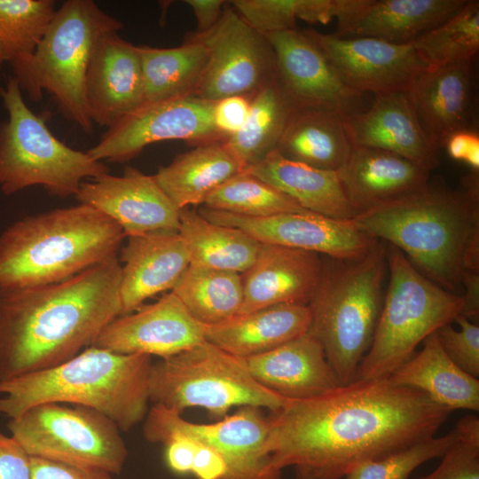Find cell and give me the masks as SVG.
Returning <instances> with one entry per match:
<instances>
[{
    "mask_svg": "<svg viewBox=\"0 0 479 479\" xmlns=\"http://www.w3.org/2000/svg\"><path fill=\"white\" fill-rule=\"evenodd\" d=\"M452 410L389 377L355 380L271 412L266 448L279 471L342 479L360 465L435 436Z\"/></svg>",
    "mask_w": 479,
    "mask_h": 479,
    "instance_id": "1",
    "label": "cell"
},
{
    "mask_svg": "<svg viewBox=\"0 0 479 479\" xmlns=\"http://www.w3.org/2000/svg\"><path fill=\"white\" fill-rule=\"evenodd\" d=\"M118 257L49 285L0 289V381L56 366L122 313Z\"/></svg>",
    "mask_w": 479,
    "mask_h": 479,
    "instance_id": "2",
    "label": "cell"
},
{
    "mask_svg": "<svg viewBox=\"0 0 479 479\" xmlns=\"http://www.w3.org/2000/svg\"><path fill=\"white\" fill-rule=\"evenodd\" d=\"M478 172L461 188H424L352 221L373 239L398 248L426 278L457 294L465 271H479Z\"/></svg>",
    "mask_w": 479,
    "mask_h": 479,
    "instance_id": "3",
    "label": "cell"
},
{
    "mask_svg": "<svg viewBox=\"0 0 479 479\" xmlns=\"http://www.w3.org/2000/svg\"><path fill=\"white\" fill-rule=\"evenodd\" d=\"M152 357L90 346L56 366L0 381V414L14 419L45 403L76 404L110 419L122 431L149 410Z\"/></svg>",
    "mask_w": 479,
    "mask_h": 479,
    "instance_id": "4",
    "label": "cell"
},
{
    "mask_svg": "<svg viewBox=\"0 0 479 479\" xmlns=\"http://www.w3.org/2000/svg\"><path fill=\"white\" fill-rule=\"evenodd\" d=\"M124 238L114 221L86 204L25 216L0 235V289L67 279L117 257Z\"/></svg>",
    "mask_w": 479,
    "mask_h": 479,
    "instance_id": "5",
    "label": "cell"
},
{
    "mask_svg": "<svg viewBox=\"0 0 479 479\" xmlns=\"http://www.w3.org/2000/svg\"><path fill=\"white\" fill-rule=\"evenodd\" d=\"M326 257L307 304L308 333L321 343L339 384L346 385L356 380L380 317L388 274L387 243L375 240L354 258Z\"/></svg>",
    "mask_w": 479,
    "mask_h": 479,
    "instance_id": "6",
    "label": "cell"
},
{
    "mask_svg": "<svg viewBox=\"0 0 479 479\" xmlns=\"http://www.w3.org/2000/svg\"><path fill=\"white\" fill-rule=\"evenodd\" d=\"M389 274L372 343L356 380L389 377L416 347L460 315L463 300L422 275L396 247L387 243Z\"/></svg>",
    "mask_w": 479,
    "mask_h": 479,
    "instance_id": "7",
    "label": "cell"
},
{
    "mask_svg": "<svg viewBox=\"0 0 479 479\" xmlns=\"http://www.w3.org/2000/svg\"><path fill=\"white\" fill-rule=\"evenodd\" d=\"M2 98L8 113L0 122V191L4 195L41 185L53 196H75L82 182L109 173L103 162L51 133L44 119L25 103L12 75Z\"/></svg>",
    "mask_w": 479,
    "mask_h": 479,
    "instance_id": "8",
    "label": "cell"
},
{
    "mask_svg": "<svg viewBox=\"0 0 479 479\" xmlns=\"http://www.w3.org/2000/svg\"><path fill=\"white\" fill-rule=\"evenodd\" d=\"M149 398L153 404L181 414L187 408L200 407L219 420L234 406L275 412L287 400L257 382L244 358L207 341L153 363Z\"/></svg>",
    "mask_w": 479,
    "mask_h": 479,
    "instance_id": "9",
    "label": "cell"
},
{
    "mask_svg": "<svg viewBox=\"0 0 479 479\" xmlns=\"http://www.w3.org/2000/svg\"><path fill=\"white\" fill-rule=\"evenodd\" d=\"M123 24L92 0H67L56 12L39 43L32 76L40 97L47 91L67 120L83 131L93 130L85 101V80L100 38Z\"/></svg>",
    "mask_w": 479,
    "mask_h": 479,
    "instance_id": "10",
    "label": "cell"
},
{
    "mask_svg": "<svg viewBox=\"0 0 479 479\" xmlns=\"http://www.w3.org/2000/svg\"><path fill=\"white\" fill-rule=\"evenodd\" d=\"M8 429L29 456L98 468L123 469L127 446L120 428L104 414L76 404L45 403L10 419Z\"/></svg>",
    "mask_w": 479,
    "mask_h": 479,
    "instance_id": "11",
    "label": "cell"
},
{
    "mask_svg": "<svg viewBox=\"0 0 479 479\" xmlns=\"http://www.w3.org/2000/svg\"><path fill=\"white\" fill-rule=\"evenodd\" d=\"M143 435L159 443L182 435L217 452L227 465L224 479H280L266 448L269 420L262 408L246 405L214 423H194L161 404H153L144 419Z\"/></svg>",
    "mask_w": 479,
    "mask_h": 479,
    "instance_id": "12",
    "label": "cell"
},
{
    "mask_svg": "<svg viewBox=\"0 0 479 479\" xmlns=\"http://www.w3.org/2000/svg\"><path fill=\"white\" fill-rule=\"evenodd\" d=\"M189 39L207 49L208 61L194 96L217 101L232 96L252 98L277 77L272 49L230 5L209 30Z\"/></svg>",
    "mask_w": 479,
    "mask_h": 479,
    "instance_id": "13",
    "label": "cell"
},
{
    "mask_svg": "<svg viewBox=\"0 0 479 479\" xmlns=\"http://www.w3.org/2000/svg\"><path fill=\"white\" fill-rule=\"evenodd\" d=\"M214 105L196 96L143 104L108 128L87 153L101 162H124L160 141L185 140L198 145L224 140L215 126Z\"/></svg>",
    "mask_w": 479,
    "mask_h": 479,
    "instance_id": "14",
    "label": "cell"
},
{
    "mask_svg": "<svg viewBox=\"0 0 479 479\" xmlns=\"http://www.w3.org/2000/svg\"><path fill=\"white\" fill-rule=\"evenodd\" d=\"M263 35L274 54L278 82L294 110H327L343 117L363 110L364 94L345 84L303 31L294 28Z\"/></svg>",
    "mask_w": 479,
    "mask_h": 479,
    "instance_id": "15",
    "label": "cell"
},
{
    "mask_svg": "<svg viewBox=\"0 0 479 479\" xmlns=\"http://www.w3.org/2000/svg\"><path fill=\"white\" fill-rule=\"evenodd\" d=\"M303 32L322 50L345 84L361 94L408 90L428 69L412 43L343 37L312 28Z\"/></svg>",
    "mask_w": 479,
    "mask_h": 479,
    "instance_id": "16",
    "label": "cell"
},
{
    "mask_svg": "<svg viewBox=\"0 0 479 479\" xmlns=\"http://www.w3.org/2000/svg\"><path fill=\"white\" fill-rule=\"evenodd\" d=\"M199 213L213 223L239 228L261 244L314 252L331 258L360 256L375 240L352 219H334L310 211L247 217L204 207Z\"/></svg>",
    "mask_w": 479,
    "mask_h": 479,
    "instance_id": "17",
    "label": "cell"
},
{
    "mask_svg": "<svg viewBox=\"0 0 479 479\" xmlns=\"http://www.w3.org/2000/svg\"><path fill=\"white\" fill-rule=\"evenodd\" d=\"M205 341V326L170 291L108 323L91 346L110 351L166 358Z\"/></svg>",
    "mask_w": 479,
    "mask_h": 479,
    "instance_id": "18",
    "label": "cell"
},
{
    "mask_svg": "<svg viewBox=\"0 0 479 479\" xmlns=\"http://www.w3.org/2000/svg\"><path fill=\"white\" fill-rule=\"evenodd\" d=\"M75 198L114 221L125 237L178 231L180 210L153 175L132 167H126L122 176L106 173L82 182Z\"/></svg>",
    "mask_w": 479,
    "mask_h": 479,
    "instance_id": "19",
    "label": "cell"
},
{
    "mask_svg": "<svg viewBox=\"0 0 479 479\" xmlns=\"http://www.w3.org/2000/svg\"><path fill=\"white\" fill-rule=\"evenodd\" d=\"M88 114L107 129L144 104V83L137 45L118 32L103 35L91 57L85 80Z\"/></svg>",
    "mask_w": 479,
    "mask_h": 479,
    "instance_id": "20",
    "label": "cell"
},
{
    "mask_svg": "<svg viewBox=\"0 0 479 479\" xmlns=\"http://www.w3.org/2000/svg\"><path fill=\"white\" fill-rule=\"evenodd\" d=\"M467 0H335L339 36L409 43L458 12Z\"/></svg>",
    "mask_w": 479,
    "mask_h": 479,
    "instance_id": "21",
    "label": "cell"
},
{
    "mask_svg": "<svg viewBox=\"0 0 479 479\" xmlns=\"http://www.w3.org/2000/svg\"><path fill=\"white\" fill-rule=\"evenodd\" d=\"M352 145L384 150L431 171L437 152L427 140L416 118L408 90L374 95L368 109L343 118Z\"/></svg>",
    "mask_w": 479,
    "mask_h": 479,
    "instance_id": "22",
    "label": "cell"
},
{
    "mask_svg": "<svg viewBox=\"0 0 479 479\" xmlns=\"http://www.w3.org/2000/svg\"><path fill=\"white\" fill-rule=\"evenodd\" d=\"M320 255L261 244L250 268L242 274L243 300L238 314L278 304L307 305L319 282Z\"/></svg>",
    "mask_w": 479,
    "mask_h": 479,
    "instance_id": "23",
    "label": "cell"
},
{
    "mask_svg": "<svg viewBox=\"0 0 479 479\" xmlns=\"http://www.w3.org/2000/svg\"><path fill=\"white\" fill-rule=\"evenodd\" d=\"M408 92L418 122L436 152L444 147L451 134L475 129L472 61L427 69Z\"/></svg>",
    "mask_w": 479,
    "mask_h": 479,
    "instance_id": "24",
    "label": "cell"
},
{
    "mask_svg": "<svg viewBox=\"0 0 479 479\" xmlns=\"http://www.w3.org/2000/svg\"><path fill=\"white\" fill-rule=\"evenodd\" d=\"M121 247V315L129 314L152 296L172 289L190 265L178 232L129 236Z\"/></svg>",
    "mask_w": 479,
    "mask_h": 479,
    "instance_id": "25",
    "label": "cell"
},
{
    "mask_svg": "<svg viewBox=\"0 0 479 479\" xmlns=\"http://www.w3.org/2000/svg\"><path fill=\"white\" fill-rule=\"evenodd\" d=\"M337 171L357 215L424 188L430 175L429 170L398 154L356 145Z\"/></svg>",
    "mask_w": 479,
    "mask_h": 479,
    "instance_id": "26",
    "label": "cell"
},
{
    "mask_svg": "<svg viewBox=\"0 0 479 479\" xmlns=\"http://www.w3.org/2000/svg\"><path fill=\"white\" fill-rule=\"evenodd\" d=\"M245 361L257 382L287 399L316 397L340 385L321 343L308 332Z\"/></svg>",
    "mask_w": 479,
    "mask_h": 479,
    "instance_id": "27",
    "label": "cell"
},
{
    "mask_svg": "<svg viewBox=\"0 0 479 479\" xmlns=\"http://www.w3.org/2000/svg\"><path fill=\"white\" fill-rule=\"evenodd\" d=\"M305 304H278L205 326V341L240 358L273 349L309 331Z\"/></svg>",
    "mask_w": 479,
    "mask_h": 479,
    "instance_id": "28",
    "label": "cell"
},
{
    "mask_svg": "<svg viewBox=\"0 0 479 479\" xmlns=\"http://www.w3.org/2000/svg\"><path fill=\"white\" fill-rule=\"evenodd\" d=\"M294 199L307 211L334 219L356 216L337 170L317 169L289 160L277 150L244 169Z\"/></svg>",
    "mask_w": 479,
    "mask_h": 479,
    "instance_id": "29",
    "label": "cell"
},
{
    "mask_svg": "<svg viewBox=\"0 0 479 479\" xmlns=\"http://www.w3.org/2000/svg\"><path fill=\"white\" fill-rule=\"evenodd\" d=\"M423 347L389 378L401 386L424 392L437 404L455 409L479 411V380L456 365L442 349L436 333Z\"/></svg>",
    "mask_w": 479,
    "mask_h": 479,
    "instance_id": "30",
    "label": "cell"
},
{
    "mask_svg": "<svg viewBox=\"0 0 479 479\" xmlns=\"http://www.w3.org/2000/svg\"><path fill=\"white\" fill-rule=\"evenodd\" d=\"M242 171L224 140L198 145L177 155L153 175L178 210L203 204L216 187Z\"/></svg>",
    "mask_w": 479,
    "mask_h": 479,
    "instance_id": "31",
    "label": "cell"
},
{
    "mask_svg": "<svg viewBox=\"0 0 479 479\" xmlns=\"http://www.w3.org/2000/svg\"><path fill=\"white\" fill-rule=\"evenodd\" d=\"M343 118L327 110H294L277 151L289 160L317 169L339 170L352 148Z\"/></svg>",
    "mask_w": 479,
    "mask_h": 479,
    "instance_id": "32",
    "label": "cell"
},
{
    "mask_svg": "<svg viewBox=\"0 0 479 479\" xmlns=\"http://www.w3.org/2000/svg\"><path fill=\"white\" fill-rule=\"evenodd\" d=\"M52 0H0V54L8 62L21 91L42 98L32 76V61L55 12Z\"/></svg>",
    "mask_w": 479,
    "mask_h": 479,
    "instance_id": "33",
    "label": "cell"
},
{
    "mask_svg": "<svg viewBox=\"0 0 479 479\" xmlns=\"http://www.w3.org/2000/svg\"><path fill=\"white\" fill-rule=\"evenodd\" d=\"M178 233L190 264L244 273L253 264L260 243L244 231L213 223L199 212H179Z\"/></svg>",
    "mask_w": 479,
    "mask_h": 479,
    "instance_id": "34",
    "label": "cell"
},
{
    "mask_svg": "<svg viewBox=\"0 0 479 479\" xmlns=\"http://www.w3.org/2000/svg\"><path fill=\"white\" fill-rule=\"evenodd\" d=\"M140 58L144 104L194 96L207 61V49L186 38L174 48L137 45Z\"/></svg>",
    "mask_w": 479,
    "mask_h": 479,
    "instance_id": "35",
    "label": "cell"
},
{
    "mask_svg": "<svg viewBox=\"0 0 479 479\" xmlns=\"http://www.w3.org/2000/svg\"><path fill=\"white\" fill-rule=\"evenodd\" d=\"M294 111L277 77L251 98L244 125L237 133L224 139L225 147L242 170L277 150Z\"/></svg>",
    "mask_w": 479,
    "mask_h": 479,
    "instance_id": "36",
    "label": "cell"
},
{
    "mask_svg": "<svg viewBox=\"0 0 479 479\" xmlns=\"http://www.w3.org/2000/svg\"><path fill=\"white\" fill-rule=\"evenodd\" d=\"M171 292L204 326L237 315L243 300L242 274L190 264Z\"/></svg>",
    "mask_w": 479,
    "mask_h": 479,
    "instance_id": "37",
    "label": "cell"
},
{
    "mask_svg": "<svg viewBox=\"0 0 479 479\" xmlns=\"http://www.w3.org/2000/svg\"><path fill=\"white\" fill-rule=\"evenodd\" d=\"M412 43L428 69L472 61L479 49V1L467 0L453 16Z\"/></svg>",
    "mask_w": 479,
    "mask_h": 479,
    "instance_id": "38",
    "label": "cell"
},
{
    "mask_svg": "<svg viewBox=\"0 0 479 479\" xmlns=\"http://www.w3.org/2000/svg\"><path fill=\"white\" fill-rule=\"evenodd\" d=\"M203 204L210 209L247 217L307 211L294 199L245 170L216 187Z\"/></svg>",
    "mask_w": 479,
    "mask_h": 479,
    "instance_id": "39",
    "label": "cell"
},
{
    "mask_svg": "<svg viewBox=\"0 0 479 479\" xmlns=\"http://www.w3.org/2000/svg\"><path fill=\"white\" fill-rule=\"evenodd\" d=\"M232 7L262 35L294 29L297 20L327 24L335 15V0H233Z\"/></svg>",
    "mask_w": 479,
    "mask_h": 479,
    "instance_id": "40",
    "label": "cell"
},
{
    "mask_svg": "<svg viewBox=\"0 0 479 479\" xmlns=\"http://www.w3.org/2000/svg\"><path fill=\"white\" fill-rule=\"evenodd\" d=\"M459 438L454 427L447 434L418 442L411 446L365 462L344 479H408L412 472L429 459L442 457Z\"/></svg>",
    "mask_w": 479,
    "mask_h": 479,
    "instance_id": "41",
    "label": "cell"
},
{
    "mask_svg": "<svg viewBox=\"0 0 479 479\" xmlns=\"http://www.w3.org/2000/svg\"><path fill=\"white\" fill-rule=\"evenodd\" d=\"M459 438L430 474L417 479H479V419L467 415L455 425Z\"/></svg>",
    "mask_w": 479,
    "mask_h": 479,
    "instance_id": "42",
    "label": "cell"
},
{
    "mask_svg": "<svg viewBox=\"0 0 479 479\" xmlns=\"http://www.w3.org/2000/svg\"><path fill=\"white\" fill-rule=\"evenodd\" d=\"M459 329L448 324L436 334L440 345L450 359L469 375L479 377V326L459 315L455 321Z\"/></svg>",
    "mask_w": 479,
    "mask_h": 479,
    "instance_id": "43",
    "label": "cell"
},
{
    "mask_svg": "<svg viewBox=\"0 0 479 479\" xmlns=\"http://www.w3.org/2000/svg\"><path fill=\"white\" fill-rule=\"evenodd\" d=\"M31 479H112L106 471L30 456Z\"/></svg>",
    "mask_w": 479,
    "mask_h": 479,
    "instance_id": "44",
    "label": "cell"
},
{
    "mask_svg": "<svg viewBox=\"0 0 479 479\" xmlns=\"http://www.w3.org/2000/svg\"><path fill=\"white\" fill-rule=\"evenodd\" d=\"M250 101L251 98L246 96H232L215 101V126L224 139L242 128L249 114Z\"/></svg>",
    "mask_w": 479,
    "mask_h": 479,
    "instance_id": "45",
    "label": "cell"
},
{
    "mask_svg": "<svg viewBox=\"0 0 479 479\" xmlns=\"http://www.w3.org/2000/svg\"><path fill=\"white\" fill-rule=\"evenodd\" d=\"M0 479H31L30 456L12 436L2 432Z\"/></svg>",
    "mask_w": 479,
    "mask_h": 479,
    "instance_id": "46",
    "label": "cell"
},
{
    "mask_svg": "<svg viewBox=\"0 0 479 479\" xmlns=\"http://www.w3.org/2000/svg\"><path fill=\"white\" fill-rule=\"evenodd\" d=\"M444 147L453 160L466 163L473 172L479 171V134L475 129L451 134Z\"/></svg>",
    "mask_w": 479,
    "mask_h": 479,
    "instance_id": "47",
    "label": "cell"
},
{
    "mask_svg": "<svg viewBox=\"0 0 479 479\" xmlns=\"http://www.w3.org/2000/svg\"><path fill=\"white\" fill-rule=\"evenodd\" d=\"M160 444L165 448V459L169 468L176 474L190 473L197 444L182 435H170L164 437Z\"/></svg>",
    "mask_w": 479,
    "mask_h": 479,
    "instance_id": "48",
    "label": "cell"
},
{
    "mask_svg": "<svg viewBox=\"0 0 479 479\" xmlns=\"http://www.w3.org/2000/svg\"><path fill=\"white\" fill-rule=\"evenodd\" d=\"M196 444L191 473L197 479H224L227 465L222 455L208 446Z\"/></svg>",
    "mask_w": 479,
    "mask_h": 479,
    "instance_id": "49",
    "label": "cell"
},
{
    "mask_svg": "<svg viewBox=\"0 0 479 479\" xmlns=\"http://www.w3.org/2000/svg\"><path fill=\"white\" fill-rule=\"evenodd\" d=\"M197 21L199 33L212 28L220 20L225 1L224 0H187Z\"/></svg>",
    "mask_w": 479,
    "mask_h": 479,
    "instance_id": "50",
    "label": "cell"
},
{
    "mask_svg": "<svg viewBox=\"0 0 479 479\" xmlns=\"http://www.w3.org/2000/svg\"><path fill=\"white\" fill-rule=\"evenodd\" d=\"M463 306L460 315L478 324L479 320V271H465L462 275Z\"/></svg>",
    "mask_w": 479,
    "mask_h": 479,
    "instance_id": "51",
    "label": "cell"
},
{
    "mask_svg": "<svg viewBox=\"0 0 479 479\" xmlns=\"http://www.w3.org/2000/svg\"><path fill=\"white\" fill-rule=\"evenodd\" d=\"M294 468L296 479H316L308 469L300 467H296Z\"/></svg>",
    "mask_w": 479,
    "mask_h": 479,
    "instance_id": "52",
    "label": "cell"
},
{
    "mask_svg": "<svg viewBox=\"0 0 479 479\" xmlns=\"http://www.w3.org/2000/svg\"><path fill=\"white\" fill-rule=\"evenodd\" d=\"M4 63V60H3V58L0 54V70H1V67H2V64ZM4 89L3 87H1L0 85V97H2L3 93H4Z\"/></svg>",
    "mask_w": 479,
    "mask_h": 479,
    "instance_id": "53",
    "label": "cell"
}]
</instances>
